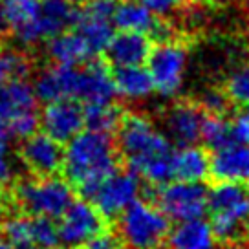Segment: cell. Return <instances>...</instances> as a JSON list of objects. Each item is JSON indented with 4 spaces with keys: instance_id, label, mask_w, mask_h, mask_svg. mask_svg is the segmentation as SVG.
<instances>
[{
    "instance_id": "obj_1",
    "label": "cell",
    "mask_w": 249,
    "mask_h": 249,
    "mask_svg": "<svg viewBox=\"0 0 249 249\" xmlns=\"http://www.w3.org/2000/svg\"><path fill=\"white\" fill-rule=\"evenodd\" d=\"M116 132L117 152L126 161L128 171L154 187L172 179L174 145L148 117L126 114L121 117Z\"/></svg>"
},
{
    "instance_id": "obj_2",
    "label": "cell",
    "mask_w": 249,
    "mask_h": 249,
    "mask_svg": "<svg viewBox=\"0 0 249 249\" xmlns=\"http://www.w3.org/2000/svg\"><path fill=\"white\" fill-rule=\"evenodd\" d=\"M119 160L112 134L88 128L66 141L61 172L81 198L92 200L103 181L119 171Z\"/></svg>"
},
{
    "instance_id": "obj_3",
    "label": "cell",
    "mask_w": 249,
    "mask_h": 249,
    "mask_svg": "<svg viewBox=\"0 0 249 249\" xmlns=\"http://www.w3.org/2000/svg\"><path fill=\"white\" fill-rule=\"evenodd\" d=\"M211 229L218 242H236L249 224V189L240 181H216L207 191Z\"/></svg>"
},
{
    "instance_id": "obj_4",
    "label": "cell",
    "mask_w": 249,
    "mask_h": 249,
    "mask_svg": "<svg viewBox=\"0 0 249 249\" xmlns=\"http://www.w3.org/2000/svg\"><path fill=\"white\" fill-rule=\"evenodd\" d=\"M15 207L24 214H42L57 220L75 200L73 187L61 176H26L13 185L11 193Z\"/></svg>"
},
{
    "instance_id": "obj_5",
    "label": "cell",
    "mask_w": 249,
    "mask_h": 249,
    "mask_svg": "<svg viewBox=\"0 0 249 249\" xmlns=\"http://www.w3.org/2000/svg\"><path fill=\"white\" fill-rule=\"evenodd\" d=\"M171 229V220L147 200H134L117 214L119 240L126 249H160Z\"/></svg>"
},
{
    "instance_id": "obj_6",
    "label": "cell",
    "mask_w": 249,
    "mask_h": 249,
    "mask_svg": "<svg viewBox=\"0 0 249 249\" xmlns=\"http://www.w3.org/2000/svg\"><path fill=\"white\" fill-rule=\"evenodd\" d=\"M154 200L158 209L174 222L203 218L207 213V189L198 181L169 179L158 185Z\"/></svg>"
},
{
    "instance_id": "obj_7",
    "label": "cell",
    "mask_w": 249,
    "mask_h": 249,
    "mask_svg": "<svg viewBox=\"0 0 249 249\" xmlns=\"http://www.w3.org/2000/svg\"><path fill=\"white\" fill-rule=\"evenodd\" d=\"M147 62V70L154 83V92L163 97H174L181 90L185 79V48L169 39L161 40L158 46L150 50Z\"/></svg>"
},
{
    "instance_id": "obj_8",
    "label": "cell",
    "mask_w": 249,
    "mask_h": 249,
    "mask_svg": "<svg viewBox=\"0 0 249 249\" xmlns=\"http://www.w3.org/2000/svg\"><path fill=\"white\" fill-rule=\"evenodd\" d=\"M79 11L68 0H40L37 15L20 30L13 31L22 44H37L66 31L77 22Z\"/></svg>"
},
{
    "instance_id": "obj_9",
    "label": "cell",
    "mask_w": 249,
    "mask_h": 249,
    "mask_svg": "<svg viewBox=\"0 0 249 249\" xmlns=\"http://www.w3.org/2000/svg\"><path fill=\"white\" fill-rule=\"evenodd\" d=\"M59 242L68 249H75L92 236L107 229V218L103 216L90 200H73L68 209L57 218Z\"/></svg>"
},
{
    "instance_id": "obj_10",
    "label": "cell",
    "mask_w": 249,
    "mask_h": 249,
    "mask_svg": "<svg viewBox=\"0 0 249 249\" xmlns=\"http://www.w3.org/2000/svg\"><path fill=\"white\" fill-rule=\"evenodd\" d=\"M141 195V178L132 171H116L103 181L90 202L103 216L117 218V214L138 200Z\"/></svg>"
},
{
    "instance_id": "obj_11",
    "label": "cell",
    "mask_w": 249,
    "mask_h": 249,
    "mask_svg": "<svg viewBox=\"0 0 249 249\" xmlns=\"http://www.w3.org/2000/svg\"><path fill=\"white\" fill-rule=\"evenodd\" d=\"M62 143L52 140L48 134L35 132L30 138L22 140L18 148V158L31 176L48 178L59 176L62 171Z\"/></svg>"
},
{
    "instance_id": "obj_12",
    "label": "cell",
    "mask_w": 249,
    "mask_h": 249,
    "mask_svg": "<svg viewBox=\"0 0 249 249\" xmlns=\"http://www.w3.org/2000/svg\"><path fill=\"white\" fill-rule=\"evenodd\" d=\"M39 119L44 134L59 143L70 141L85 126L83 107L75 99H57L48 103Z\"/></svg>"
},
{
    "instance_id": "obj_13",
    "label": "cell",
    "mask_w": 249,
    "mask_h": 249,
    "mask_svg": "<svg viewBox=\"0 0 249 249\" xmlns=\"http://www.w3.org/2000/svg\"><path fill=\"white\" fill-rule=\"evenodd\" d=\"M205 112L200 108V105L195 103H176L165 114V136L171 140L172 145L185 147V145H196L200 141V130Z\"/></svg>"
},
{
    "instance_id": "obj_14",
    "label": "cell",
    "mask_w": 249,
    "mask_h": 249,
    "mask_svg": "<svg viewBox=\"0 0 249 249\" xmlns=\"http://www.w3.org/2000/svg\"><path fill=\"white\" fill-rule=\"evenodd\" d=\"M116 86L108 66L99 59L86 62L83 68H77L75 81V101L86 103H110L116 97Z\"/></svg>"
},
{
    "instance_id": "obj_15",
    "label": "cell",
    "mask_w": 249,
    "mask_h": 249,
    "mask_svg": "<svg viewBox=\"0 0 249 249\" xmlns=\"http://www.w3.org/2000/svg\"><path fill=\"white\" fill-rule=\"evenodd\" d=\"M209 174L216 181H244L249 174V147L242 143H229L213 150Z\"/></svg>"
},
{
    "instance_id": "obj_16",
    "label": "cell",
    "mask_w": 249,
    "mask_h": 249,
    "mask_svg": "<svg viewBox=\"0 0 249 249\" xmlns=\"http://www.w3.org/2000/svg\"><path fill=\"white\" fill-rule=\"evenodd\" d=\"M152 50V40L145 33L138 31H119L107 46L105 53L114 66H136L147 62Z\"/></svg>"
},
{
    "instance_id": "obj_17",
    "label": "cell",
    "mask_w": 249,
    "mask_h": 249,
    "mask_svg": "<svg viewBox=\"0 0 249 249\" xmlns=\"http://www.w3.org/2000/svg\"><path fill=\"white\" fill-rule=\"evenodd\" d=\"M165 242L169 249H216L218 246L211 224L203 218L178 222V226L169 229Z\"/></svg>"
},
{
    "instance_id": "obj_18",
    "label": "cell",
    "mask_w": 249,
    "mask_h": 249,
    "mask_svg": "<svg viewBox=\"0 0 249 249\" xmlns=\"http://www.w3.org/2000/svg\"><path fill=\"white\" fill-rule=\"evenodd\" d=\"M37 95L33 86L24 79H15L0 85V121L8 123L9 119L37 110Z\"/></svg>"
},
{
    "instance_id": "obj_19",
    "label": "cell",
    "mask_w": 249,
    "mask_h": 249,
    "mask_svg": "<svg viewBox=\"0 0 249 249\" xmlns=\"http://www.w3.org/2000/svg\"><path fill=\"white\" fill-rule=\"evenodd\" d=\"M211 156L207 150L198 145H185L172 152V179L181 181H198L209 176Z\"/></svg>"
},
{
    "instance_id": "obj_20",
    "label": "cell",
    "mask_w": 249,
    "mask_h": 249,
    "mask_svg": "<svg viewBox=\"0 0 249 249\" xmlns=\"http://www.w3.org/2000/svg\"><path fill=\"white\" fill-rule=\"evenodd\" d=\"M116 93L128 101H141L154 93V83L147 68L141 64L136 66H116L112 73Z\"/></svg>"
},
{
    "instance_id": "obj_21",
    "label": "cell",
    "mask_w": 249,
    "mask_h": 249,
    "mask_svg": "<svg viewBox=\"0 0 249 249\" xmlns=\"http://www.w3.org/2000/svg\"><path fill=\"white\" fill-rule=\"evenodd\" d=\"M46 53L55 64L62 66H79L86 62L92 53L86 48L85 40L81 39L77 31H62L52 39H48Z\"/></svg>"
},
{
    "instance_id": "obj_22",
    "label": "cell",
    "mask_w": 249,
    "mask_h": 249,
    "mask_svg": "<svg viewBox=\"0 0 249 249\" xmlns=\"http://www.w3.org/2000/svg\"><path fill=\"white\" fill-rule=\"evenodd\" d=\"M158 17L152 15L141 0H124L117 4L116 11L112 15V24L121 31H138L145 35H152L158 26Z\"/></svg>"
},
{
    "instance_id": "obj_23",
    "label": "cell",
    "mask_w": 249,
    "mask_h": 249,
    "mask_svg": "<svg viewBox=\"0 0 249 249\" xmlns=\"http://www.w3.org/2000/svg\"><path fill=\"white\" fill-rule=\"evenodd\" d=\"M81 39L85 40L86 48L90 50L92 55L105 53L107 46L114 37V24L107 18H97L85 13H79L77 22L73 24Z\"/></svg>"
},
{
    "instance_id": "obj_24",
    "label": "cell",
    "mask_w": 249,
    "mask_h": 249,
    "mask_svg": "<svg viewBox=\"0 0 249 249\" xmlns=\"http://www.w3.org/2000/svg\"><path fill=\"white\" fill-rule=\"evenodd\" d=\"M85 124L90 130L114 134L123 117L121 108H117L114 101L110 103H86L83 107Z\"/></svg>"
},
{
    "instance_id": "obj_25",
    "label": "cell",
    "mask_w": 249,
    "mask_h": 249,
    "mask_svg": "<svg viewBox=\"0 0 249 249\" xmlns=\"http://www.w3.org/2000/svg\"><path fill=\"white\" fill-rule=\"evenodd\" d=\"M0 236L17 249H37L31 238L30 214L20 213L17 216H6L0 222Z\"/></svg>"
},
{
    "instance_id": "obj_26",
    "label": "cell",
    "mask_w": 249,
    "mask_h": 249,
    "mask_svg": "<svg viewBox=\"0 0 249 249\" xmlns=\"http://www.w3.org/2000/svg\"><path fill=\"white\" fill-rule=\"evenodd\" d=\"M200 141H203L211 150H218L233 143L234 140L231 132V123L226 121L224 116L205 114L202 121V130H200Z\"/></svg>"
},
{
    "instance_id": "obj_27",
    "label": "cell",
    "mask_w": 249,
    "mask_h": 249,
    "mask_svg": "<svg viewBox=\"0 0 249 249\" xmlns=\"http://www.w3.org/2000/svg\"><path fill=\"white\" fill-rule=\"evenodd\" d=\"M39 4L40 0H2V11L8 28L17 31L26 26L37 15Z\"/></svg>"
},
{
    "instance_id": "obj_28",
    "label": "cell",
    "mask_w": 249,
    "mask_h": 249,
    "mask_svg": "<svg viewBox=\"0 0 249 249\" xmlns=\"http://www.w3.org/2000/svg\"><path fill=\"white\" fill-rule=\"evenodd\" d=\"M30 59L15 50H0V85L24 79L30 73Z\"/></svg>"
},
{
    "instance_id": "obj_29",
    "label": "cell",
    "mask_w": 249,
    "mask_h": 249,
    "mask_svg": "<svg viewBox=\"0 0 249 249\" xmlns=\"http://www.w3.org/2000/svg\"><path fill=\"white\" fill-rule=\"evenodd\" d=\"M30 226L31 238L37 249H52L59 246V231L53 218L35 214V216H30Z\"/></svg>"
},
{
    "instance_id": "obj_30",
    "label": "cell",
    "mask_w": 249,
    "mask_h": 249,
    "mask_svg": "<svg viewBox=\"0 0 249 249\" xmlns=\"http://www.w3.org/2000/svg\"><path fill=\"white\" fill-rule=\"evenodd\" d=\"M226 95L229 103L238 107L249 105V66H238L229 73L226 81Z\"/></svg>"
},
{
    "instance_id": "obj_31",
    "label": "cell",
    "mask_w": 249,
    "mask_h": 249,
    "mask_svg": "<svg viewBox=\"0 0 249 249\" xmlns=\"http://www.w3.org/2000/svg\"><path fill=\"white\" fill-rule=\"evenodd\" d=\"M200 108L205 114H216V116H224L229 108V99H227L226 92L216 90V88H209L202 93L200 97Z\"/></svg>"
},
{
    "instance_id": "obj_32",
    "label": "cell",
    "mask_w": 249,
    "mask_h": 249,
    "mask_svg": "<svg viewBox=\"0 0 249 249\" xmlns=\"http://www.w3.org/2000/svg\"><path fill=\"white\" fill-rule=\"evenodd\" d=\"M231 132H233V140L236 143L249 147V105L242 107V110L234 114L233 121H231Z\"/></svg>"
},
{
    "instance_id": "obj_33",
    "label": "cell",
    "mask_w": 249,
    "mask_h": 249,
    "mask_svg": "<svg viewBox=\"0 0 249 249\" xmlns=\"http://www.w3.org/2000/svg\"><path fill=\"white\" fill-rule=\"evenodd\" d=\"M119 2L121 0H86V8L83 13L90 17H97V18L112 20V15H114Z\"/></svg>"
},
{
    "instance_id": "obj_34",
    "label": "cell",
    "mask_w": 249,
    "mask_h": 249,
    "mask_svg": "<svg viewBox=\"0 0 249 249\" xmlns=\"http://www.w3.org/2000/svg\"><path fill=\"white\" fill-rule=\"evenodd\" d=\"M75 249H123V244L117 236H114L105 229V231L97 233L95 236H92L90 240Z\"/></svg>"
},
{
    "instance_id": "obj_35",
    "label": "cell",
    "mask_w": 249,
    "mask_h": 249,
    "mask_svg": "<svg viewBox=\"0 0 249 249\" xmlns=\"http://www.w3.org/2000/svg\"><path fill=\"white\" fill-rule=\"evenodd\" d=\"M145 4V8L156 17H167L178 8L176 0H141Z\"/></svg>"
},
{
    "instance_id": "obj_36",
    "label": "cell",
    "mask_w": 249,
    "mask_h": 249,
    "mask_svg": "<svg viewBox=\"0 0 249 249\" xmlns=\"http://www.w3.org/2000/svg\"><path fill=\"white\" fill-rule=\"evenodd\" d=\"M11 181V163L8 160V145L0 143V189Z\"/></svg>"
},
{
    "instance_id": "obj_37",
    "label": "cell",
    "mask_w": 249,
    "mask_h": 249,
    "mask_svg": "<svg viewBox=\"0 0 249 249\" xmlns=\"http://www.w3.org/2000/svg\"><path fill=\"white\" fill-rule=\"evenodd\" d=\"M13 209H15V203H13L11 193H8V191H2V189H0V222H2L6 216H9Z\"/></svg>"
},
{
    "instance_id": "obj_38",
    "label": "cell",
    "mask_w": 249,
    "mask_h": 249,
    "mask_svg": "<svg viewBox=\"0 0 249 249\" xmlns=\"http://www.w3.org/2000/svg\"><path fill=\"white\" fill-rule=\"evenodd\" d=\"M9 138H11V136H9L8 126H6L4 121H0V143H2V145H8Z\"/></svg>"
},
{
    "instance_id": "obj_39",
    "label": "cell",
    "mask_w": 249,
    "mask_h": 249,
    "mask_svg": "<svg viewBox=\"0 0 249 249\" xmlns=\"http://www.w3.org/2000/svg\"><path fill=\"white\" fill-rule=\"evenodd\" d=\"M8 24H6V18H4V11H2V0H0V35L6 31Z\"/></svg>"
},
{
    "instance_id": "obj_40",
    "label": "cell",
    "mask_w": 249,
    "mask_h": 249,
    "mask_svg": "<svg viewBox=\"0 0 249 249\" xmlns=\"http://www.w3.org/2000/svg\"><path fill=\"white\" fill-rule=\"evenodd\" d=\"M0 249H17V248H13L9 242H6L4 238H2V236H0Z\"/></svg>"
},
{
    "instance_id": "obj_41",
    "label": "cell",
    "mask_w": 249,
    "mask_h": 249,
    "mask_svg": "<svg viewBox=\"0 0 249 249\" xmlns=\"http://www.w3.org/2000/svg\"><path fill=\"white\" fill-rule=\"evenodd\" d=\"M191 2H193V0H176V4H178V6H183V4H191Z\"/></svg>"
},
{
    "instance_id": "obj_42",
    "label": "cell",
    "mask_w": 249,
    "mask_h": 249,
    "mask_svg": "<svg viewBox=\"0 0 249 249\" xmlns=\"http://www.w3.org/2000/svg\"><path fill=\"white\" fill-rule=\"evenodd\" d=\"M68 2H70V4H73V6H75V4H85L86 0H68Z\"/></svg>"
},
{
    "instance_id": "obj_43",
    "label": "cell",
    "mask_w": 249,
    "mask_h": 249,
    "mask_svg": "<svg viewBox=\"0 0 249 249\" xmlns=\"http://www.w3.org/2000/svg\"><path fill=\"white\" fill-rule=\"evenodd\" d=\"M207 2H213V4H224L227 0H207Z\"/></svg>"
},
{
    "instance_id": "obj_44",
    "label": "cell",
    "mask_w": 249,
    "mask_h": 249,
    "mask_svg": "<svg viewBox=\"0 0 249 249\" xmlns=\"http://www.w3.org/2000/svg\"><path fill=\"white\" fill-rule=\"evenodd\" d=\"M244 181H248V187H249V174L246 176V179H244Z\"/></svg>"
},
{
    "instance_id": "obj_45",
    "label": "cell",
    "mask_w": 249,
    "mask_h": 249,
    "mask_svg": "<svg viewBox=\"0 0 249 249\" xmlns=\"http://www.w3.org/2000/svg\"><path fill=\"white\" fill-rule=\"evenodd\" d=\"M52 249H57V248H52Z\"/></svg>"
}]
</instances>
